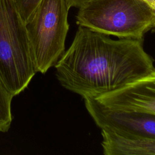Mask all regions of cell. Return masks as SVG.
Returning a JSON list of instances; mask_svg holds the SVG:
<instances>
[{"label": "cell", "mask_w": 155, "mask_h": 155, "mask_svg": "<svg viewBox=\"0 0 155 155\" xmlns=\"http://www.w3.org/2000/svg\"><path fill=\"white\" fill-rule=\"evenodd\" d=\"M142 40L119 38L78 26L73 42L55 64L65 89L83 99L117 90L154 68Z\"/></svg>", "instance_id": "cell-1"}, {"label": "cell", "mask_w": 155, "mask_h": 155, "mask_svg": "<svg viewBox=\"0 0 155 155\" xmlns=\"http://www.w3.org/2000/svg\"><path fill=\"white\" fill-rule=\"evenodd\" d=\"M76 18L78 26L118 38L143 41L155 33V17L140 0H87Z\"/></svg>", "instance_id": "cell-2"}, {"label": "cell", "mask_w": 155, "mask_h": 155, "mask_svg": "<svg viewBox=\"0 0 155 155\" xmlns=\"http://www.w3.org/2000/svg\"><path fill=\"white\" fill-rule=\"evenodd\" d=\"M25 24L15 0H0V76L13 96L35 76Z\"/></svg>", "instance_id": "cell-3"}, {"label": "cell", "mask_w": 155, "mask_h": 155, "mask_svg": "<svg viewBox=\"0 0 155 155\" xmlns=\"http://www.w3.org/2000/svg\"><path fill=\"white\" fill-rule=\"evenodd\" d=\"M70 8L67 0H41L25 23L36 72L45 73L64 54Z\"/></svg>", "instance_id": "cell-4"}, {"label": "cell", "mask_w": 155, "mask_h": 155, "mask_svg": "<svg viewBox=\"0 0 155 155\" xmlns=\"http://www.w3.org/2000/svg\"><path fill=\"white\" fill-rule=\"evenodd\" d=\"M85 108L101 130L131 138L155 139V114L135 111H117L96 99L85 98Z\"/></svg>", "instance_id": "cell-5"}, {"label": "cell", "mask_w": 155, "mask_h": 155, "mask_svg": "<svg viewBox=\"0 0 155 155\" xmlns=\"http://www.w3.org/2000/svg\"><path fill=\"white\" fill-rule=\"evenodd\" d=\"M96 99L111 110L155 114V67L146 75Z\"/></svg>", "instance_id": "cell-6"}, {"label": "cell", "mask_w": 155, "mask_h": 155, "mask_svg": "<svg viewBox=\"0 0 155 155\" xmlns=\"http://www.w3.org/2000/svg\"><path fill=\"white\" fill-rule=\"evenodd\" d=\"M101 136L105 155H155V139L126 137L105 130Z\"/></svg>", "instance_id": "cell-7"}, {"label": "cell", "mask_w": 155, "mask_h": 155, "mask_svg": "<svg viewBox=\"0 0 155 155\" xmlns=\"http://www.w3.org/2000/svg\"><path fill=\"white\" fill-rule=\"evenodd\" d=\"M14 97L0 76V132H6L12 120L11 103Z\"/></svg>", "instance_id": "cell-8"}, {"label": "cell", "mask_w": 155, "mask_h": 155, "mask_svg": "<svg viewBox=\"0 0 155 155\" xmlns=\"http://www.w3.org/2000/svg\"><path fill=\"white\" fill-rule=\"evenodd\" d=\"M15 1L19 14L25 24L41 0H15Z\"/></svg>", "instance_id": "cell-9"}, {"label": "cell", "mask_w": 155, "mask_h": 155, "mask_svg": "<svg viewBox=\"0 0 155 155\" xmlns=\"http://www.w3.org/2000/svg\"><path fill=\"white\" fill-rule=\"evenodd\" d=\"M145 3L151 10L155 17V0H140Z\"/></svg>", "instance_id": "cell-10"}, {"label": "cell", "mask_w": 155, "mask_h": 155, "mask_svg": "<svg viewBox=\"0 0 155 155\" xmlns=\"http://www.w3.org/2000/svg\"><path fill=\"white\" fill-rule=\"evenodd\" d=\"M87 0H67L70 7L79 8Z\"/></svg>", "instance_id": "cell-11"}]
</instances>
